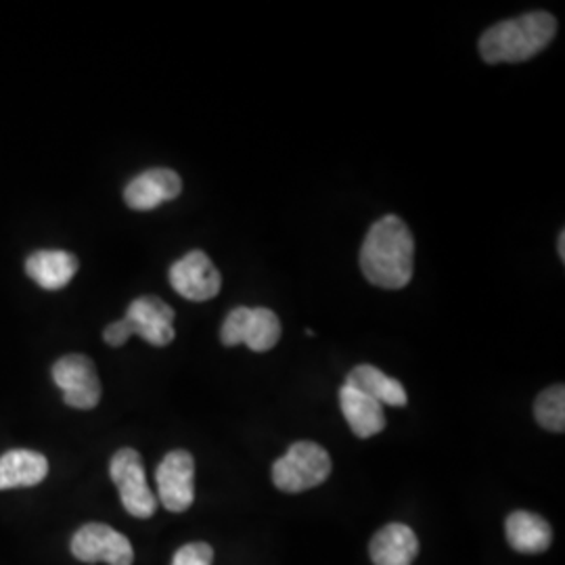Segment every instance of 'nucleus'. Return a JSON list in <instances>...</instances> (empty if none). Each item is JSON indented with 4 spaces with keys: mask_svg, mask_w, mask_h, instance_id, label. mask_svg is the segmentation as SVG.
<instances>
[{
    "mask_svg": "<svg viewBox=\"0 0 565 565\" xmlns=\"http://www.w3.org/2000/svg\"><path fill=\"white\" fill-rule=\"evenodd\" d=\"M221 340L226 348L245 343L254 352H268L281 340V321L268 308L239 306L224 319Z\"/></svg>",
    "mask_w": 565,
    "mask_h": 565,
    "instance_id": "obj_4",
    "label": "nucleus"
},
{
    "mask_svg": "<svg viewBox=\"0 0 565 565\" xmlns=\"http://www.w3.org/2000/svg\"><path fill=\"white\" fill-rule=\"evenodd\" d=\"M555 34V18L545 11H532L488 28L480 39V53L490 65L522 63L545 51Z\"/></svg>",
    "mask_w": 565,
    "mask_h": 565,
    "instance_id": "obj_2",
    "label": "nucleus"
},
{
    "mask_svg": "<svg viewBox=\"0 0 565 565\" xmlns=\"http://www.w3.org/2000/svg\"><path fill=\"white\" fill-rule=\"evenodd\" d=\"M53 382L63 392V403L90 411L102 401V380L95 363L84 354H67L53 364Z\"/></svg>",
    "mask_w": 565,
    "mask_h": 565,
    "instance_id": "obj_6",
    "label": "nucleus"
},
{
    "mask_svg": "<svg viewBox=\"0 0 565 565\" xmlns=\"http://www.w3.org/2000/svg\"><path fill=\"white\" fill-rule=\"evenodd\" d=\"M345 385L371 396L373 401H377L382 406L384 404H387V406H406V403H408L404 385L398 380L385 375L384 371H380L373 364H359L356 369H352L348 380H345Z\"/></svg>",
    "mask_w": 565,
    "mask_h": 565,
    "instance_id": "obj_17",
    "label": "nucleus"
},
{
    "mask_svg": "<svg viewBox=\"0 0 565 565\" xmlns=\"http://www.w3.org/2000/svg\"><path fill=\"white\" fill-rule=\"evenodd\" d=\"M181 177L168 168H151L135 177L124 189V202L130 210L149 212L181 195Z\"/></svg>",
    "mask_w": 565,
    "mask_h": 565,
    "instance_id": "obj_11",
    "label": "nucleus"
},
{
    "mask_svg": "<svg viewBox=\"0 0 565 565\" xmlns=\"http://www.w3.org/2000/svg\"><path fill=\"white\" fill-rule=\"evenodd\" d=\"M124 321L130 327L132 335H139L151 345L163 348L172 343L174 331V310L156 296H141L128 306Z\"/></svg>",
    "mask_w": 565,
    "mask_h": 565,
    "instance_id": "obj_10",
    "label": "nucleus"
},
{
    "mask_svg": "<svg viewBox=\"0 0 565 565\" xmlns=\"http://www.w3.org/2000/svg\"><path fill=\"white\" fill-rule=\"evenodd\" d=\"M81 263L65 249H39L28 256L25 273L46 291H60L76 277Z\"/></svg>",
    "mask_w": 565,
    "mask_h": 565,
    "instance_id": "obj_12",
    "label": "nucleus"
},
{
    "mask_svg": "<svg viewBox=\"0 0 565 565\" xmlns=\"http://www.w3.org/2000/svg\"><path fill=\"white\" fill-rule=\"evenodd\" d=\"M214 548L205 543H191L177 551L172 565H212Z\"/></svg>",
    "mask_w": 565,
    "mask_h": 565,
    "instance_id": "obj_19",
    "label": "nucleus"
},
{
    "mask_svg": "<svg viewBox=\"0 0 565 565\" xmlns=\"http://www.w3.org/2000/svg\"><path fill=\"white\" fill-rule=\"evenodd\" d=\"M559 258L565 260V231L559 233Z\"/></svg>",
    "mask_w": 565,
    "mask_h": 565,
    "instance_id": "obj_21",
    "label": "nucleus"
},
{
    "mask_svg": "<svg viewBox=\"0 0 565 565\" xmlns=\"http://www.w3.org/2000/svg\"><path fill=\"white\" fill-rule=\"evenodd\" d=\"M507 541L518 553H545L553 543V530L546 520L530 511H515L507 518Z\"/></svg>",
    "mask_w": 565,
    "mask_h": 565,
    "instance_id": "obj_16",
    "label": "nucleus"
},
{
    "mask_svg": "<svg viewBox=\"0 0 565 565\" xmlns=\"http://www.w3.org/2000/svg\"><path fill=\"white\" fill-rule=\"evenodd\" d=\"M172 289L191 302H207L218 296L223 277L202 249H193L170 266Z\"/></svg>",
    "mask_w": 565,
    "mask_h": 565,
    "instance_id": "obj_7",
    "label": "nucleus"
},
{
    "mask_svg": "<svg viewBox=\"0 0 565 565\" xmlns=\"http://www.w3.org/2000/svg\"><path fill=\"white\" fill-rule=\"evenodd\" d=\"M369 553L375 565H413L419 541L408 525L390 524L373 536Z\"/></svg>",
    "mask_w": 565,
    "mask_h": 565,
    "instance_id": "obj_13",
    "label": "nucleus"
},
{
    "mask_svg": "<svg viewBox=\"0 0 565 565\" xmlns=\"http://www.w3.org/2000/svg\"><path fill=\"white\" fill-rule=\"evenodd\" d=\"M340 406L343 417L359 438H373L385 427L384 406L363 392L343 384L340 390Z\"/></svg>",
    "mask_w": 565,
    "mask_h": 565,
    "instance_id": "obj_14",
    "label": "nucleus"
},
{
    "mask_svg": "<svg viewBox=\"0 0 565 565\" xmlns=\"http://www.w3.org/2000/svg\"><path fill=\"white\" fill-rule=\"evenodd\" d=\"M130 338H132L130 327H128V323H126L124 319L116 321V323L107 324L105 331H103V340H105V343H109L111 348H120V345L128 342Z\"/></svg>",
    "mask_w": 565,
    "mask_h": 565,
    "instance_id": "obj_20",
    "label": "nucleus"
},
{
    "mask_svg": "<svg viewBox=\"0 0 565 565\" xmlns=\"http://www.w3.org/2000/svg\"><path fill=\"white\" fill-rule=\"evenodd\" d=\"M534 417L548 431L562 434L565 429V387L553 385L539 394L534 403Z\"/></svg>",
    "mask_w": 565,
    "mask_h": 565,
    "instance_id": "obj_18",
    "label": "nucleus"
},
{
    "mask_svg": "<svg viewBox=\"0 0 565 565\" xmlns=\"http://www.w3.org/2000/svg\"><path fill=\"white\" fill-rule=\"evenodd\" d=\"M415 239L398 216H384L364 237L361 268L366 281L382 289H403L413 279Z\"/></svg>",
    "mask_w": 565,
    "mask_h": 565,
    "instance_id": "obj_1",
    "label": "nucleus"
},
{
    "mask_svg": "<svg viewBox=\"0 0 565 565\" xmlns=\"http://www.w3.org/2000/svg\"><path fill=\"white\" fill-rule=\"evenodd\" d=\"M109 476L114 484L118 486L121 505L130 515L139 520H149L156 513L158 499L147 484L142 457L135 448H120L114 455L109 465Z\"/></svg>",
    "mask_w": 565,
    "mask_h": 565,
    "instance_id": "obj_5",
    "label": "nucleus"
},
{
    "mask_svg": "<svg viewBox=\"0 0 565 565\" xmlns=\"http://www.w3.org/2000/svg\"><path fill=\"white\" fill-rule=\"evenodd\" d=\"M72 555L84 564L132 565L135 551L118 530L105 524H86L72 539Z\"/></svg>",
    "mask_w": 565,
    "mask_h": 565,
    "instance_id": "obj_8",
    "label": "nucleus"
},
{
    "mask_svg": "<svg viewBox=\"0 0 565 565\" xmlns=\"http://www.w3.org/2000/svg\"><path fill=\"white\" fill-rule=\"evenodd\" d=\"M331 473V457L323 446L315 443H296L273 465V482L275 486L298 494L303 490L323 484Z\"/></svg>",
    "mask_w": 565,
    "mask_h": 565,
    "instance_id": "obj_3",
    "label": "nucleus"
},
{
    "mask_svg": "<svg viewBox=\"0 0 565 565\" xmlns=\"http://www.w3.org/2000/svg\"><path fill=\"white\" fill-rule=\"evenodd\" d=\"M46 476L49 461L36 450L15 448L0 457V490L39 486Z\"/></svg>",
    "mask_w": 565,
    "mask_h": 565,
    "instance_id": "obj_15",
    "label": "nucleus"
},
{
    "mask_svg": "<svg viewBox=\"0 0 565 565\" xmlns=\"http://www.w3.org/2000/svg\"><path fill=\"white\" fill-rule=\"evenodd\" d=\"M158 497L172 513H182L195 501V461L186 450H172L156 471Z\"/></svg>",
    "mask_w": 565,
    "mask_h": 565,
    "instance_id": "obj_9",
    "label": "nucleus"
}]
</instances>
